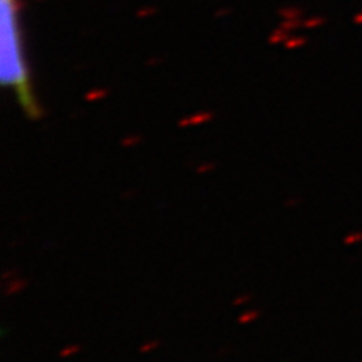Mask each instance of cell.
I'll list each match as a JSON object with an SVG mask.
<instances>
[{"label": "cell", "instance_id": "cell-1", "mask_svg": "<svg viewBox=\"0 0 362 362\" xmlns=\"http://www.w3.org/2000/svg\"><path fill=\"white\" fill-rule=\"evenodd\" d=\"M2 20H0V40H2V84L14 91L19 104L29 116H37V104L34 101L31 82H29L27 66H25L22 36L19 24V2L17 0H0Z\"/></svg>", "mask_w": 362, "mask_h": 362}]
</instances>
